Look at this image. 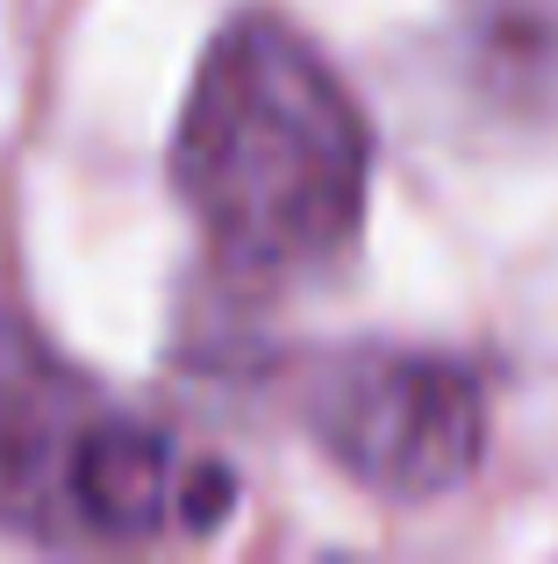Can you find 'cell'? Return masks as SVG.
<instances>
[{
	"mask_svg": "<svg viewBox=\"0 0 558 564\" xmlns=\"http://www.w3.org/2000/svg\"><path fill=\"white\" fill-rule=\"evenodd\" d=\"M308 429L379 500H444L487 457V393L444 350L358 344L308 386Z\"/></svg>",
	"mask_w": 558,
	"mask_h": 564,
	"instance_id": "3",
	"label": "cell"
},
{
	"mask_svg": "<svg viewBox=\"0 0 558 564\" xmlns=\"http://www.w3.org/2000/svg\"><path fill=\"white\" fill-rule=\"evenodd\" d=\"M237 500L223 465L108 408L43 336L0 315V529L36 543H151L215 529Z\"/></svg>",
	"mask_w": 558,
	"mask_h": 564,
	"instance_id": "2",
	"label": "cell"
},
{
	"mask_svg": "<svg viewBox=\"0 0 558 564\" xmlns=\"http://www.w3.org/2000/svg\"><path fill=\"white\" fill-rule=\"evenodd\" d=\"M373 129L293 22L229 14L172 129V193L229 272L301 279L358 243Z\"/></svg>",
	"mask_w": 558,
	"mask_h": 564,
	"instance_id": "1",
	"label": "cell"
}]
</instances>
